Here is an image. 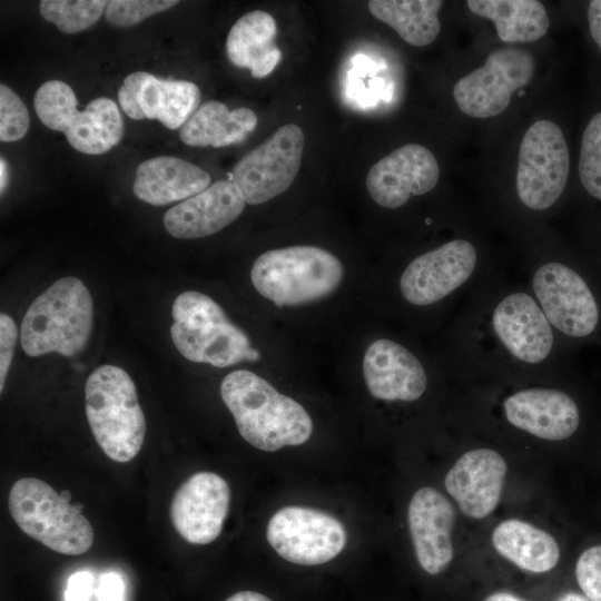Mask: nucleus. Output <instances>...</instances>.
Instances as JSON below:
<instances>
[{"instance_id": "nucleus-1", "label": "nucleus", "mask_w": 601, "mask_h": 601, "mask_svg": "<svg viewBox=\"0 0 601 601\" xmlns=\"http://www.w3.org/2000/svg\"><path fill=\"white\" fill-rule=\"evenodd\" d=\"M452 338V364L489 376L545 374L561 342L528 284L499 272L461 303Z\"/></svg>"}, {"instance_id": "nucleus-2", "label": "nucleus", "mask_w": 601, "mask_h": 601, "mask_svg": "<svg viewBox=\"0 0 601 601\" xmlns=\"http://www.w3.org/2000/svg\"><path fill=\"white\" fill-rule=\"evenodd\" d=\"M220 395L242 437L258 450L274 452L300 445L312 435L313 422L306 410L250 371L228 373Z\"/></svg>"}, {"instance_id": "nucleus-3", "label": "nucleus", "mask_w": 601, "mask_h": 601, "mask_svg": "<svg viewBox=\"0 0 601 601\" xmlns=\"http://www.w3.org/2000/svg\"><path fill=\"white\" fill-rule=\"evenodd\" d=\"M93 322L90 292L76 277H62L41 293L21 322L20 342L31 357L58 353L79 354L87 345Z\"/></svg>"}, {"instance_id": "nucleus-4", "label": "nucleus", "mask_w": 601, "mask_h": 601, "mask_svg": "<svg viewBox=\"0 0 601 601\" xmlns=\"http://www.w3.org/2000/svg\"><path fill=\"white\" fill-rule=\"evenodd\" d=\"M86 415L92 435L115 462L131 461L140 451L146 420L129 374L116 365L93 370L85 384Z\"/></svg>"}, {"instance_id": "nucleus-5", "label": "nucleus", "mask_w": 601, "mask_h": 601, "mask_svg": "<svg viewBox=\"0 0 601 601\" xmlns=\"http://www.w3.org/2000/svg\"><path fill=\"white\" fill-rule=\"evenodd\" d=\"M171 315V341L188 361L228 367L260 358L247 334L204 293L186 290L179 294L174 300Z\"/></svg>"}, {"instance_id": "nucleus-6", "label": "nucleus", "mask_w": 601, "mask_h": 601, "mask_svg": "<svg viewBox=\"0 0 601 601\" xmlns=\"http://www.w3.org/2000/svg\"><path fill=\"white\" fill-rule=\"evenodd\" d=\"M343 277V264L333 253L308 245L265 252L250 269L255 289L277 306L325 298L338 288Z\"/></svg>"}, {"instance_id": "nucleus-7", "label": "nucleus", "mask_w": 601, "mask_h": 601, "mask_svg": "<svg viewBox=\"0 0 601 601\" xmlns=\"http://www.w3.org/2000/svg\"><path fill=\"white\" fill-rule=\"evenodd\" d=\"M492 273L471 240L454 238L413 258L400 275L398 292L413 307H433L464 299Z\"/></svg>"}, {"instance_id": "nucleus-8", "label": "nucleus", "mask_w": 601, "mask_h": 601, "mask_svg": "<svg viewBox=\"0 0 601 601\" xmlns=\"http://www.w3.org/2000/svg\"><path fill=\"white\" fill-rule=\"evenodd\" d=\"M8 506L22 532L55 552L79 555L92 545L93 529L88 519L42 480L16 481Z\"/></svg>"}, {"instance_id": "nucleus-9", "label": "nucleus", "mask_w": 601, "mask_h": 601, "mask_svg": "<svg viewBox=\"0 0 601 601\" xmlns=\"http://www.w3.org/2000/svg\"><path fill=\"white\" fill-rule=\"evenodd\" d=\"M72 88L61 80L42 83L35 93L33 107L40 121L61 131L72 148L86 155L112 149L124 136V120L117 104L96 98L79 111Z\"/></svg>"}, {"instance_id": "nucleus-10", "label": "nucleus", "mask_w": 601, "mask_h": 601, "mask_svg": "<svg viewBox=\"0 0 601 601\" xmlns=\"http://www.w3.org/2000/svg\"><path fill=\"white\" fill-rule=\"evenodd\" d=\"M526 276L531 293L561 338L580 339L594 334L600 307L580 272L551 257L533 262Z\"/></svg>"}, {"instance_id": "nucleus-11", "label": "nucleus", "mask_w": 601, "mask_h": 601, "mask_svg": "<svg viewBox=\"0 0 601 601\" xmlns=\"http://www.w3.org/2000/svg\"><path fill=\"white\" fill-rule=\"evenodd\" d=\"M570 171L569 149L560 127L535 121L524 134L515 178L516 195L525 208L550 209L562 195Z\"/></svg>"}, {"instance_id": "nucleus-12", "label": "nucleus", "mask_w": 601, "mask_h": 601, "mask_svg": "<svg viewBox=\"0 0 601 601\" xmlns=\"http://www.w3.org/2000/svg\"><path fill=\"white\" fill-rule=\"evenodd\" d=\"M535 70L533 56L521 48L493 50L484 65L462 77L453 88L460 110L473 118H491L503 112L512 95L525 87Z\"/></svg>"}, {"instance_id": "nucleus-13", "label": "nucleus", "mask_w": 601, "mask_h": 601, "mask_svg": "<svg viewBox=\"0 0 601 601\" xmlns=\"http://www.w3.org/2000/svg\"><path fill=\"white\" fill-rule=\"evenodd\" d=\"M304 141L302 128L287 124L238 160L230 180L246 204L267 203L290 187L299 171Z\"/></svg>"}, {"instance_id": "nucleus-14", "label": "nucleus", "mask_w": 601, "mask_h": 601, "mask_svg": "<svg viewBox=\"0 0 601 601\" xmlns=\"http://www.w3.org/2000/svg\"><path fill=\"white\" fill-rule=\"evenodd\" d=\"M266 538L288 562L318 565L337 556L346 545V529L335 516L311 508L285 506L272 515Z\"/></svg>"}, {"instance_id": "nucleus-15", "label": "nucleus", "mask_w": 601, "mask_h": 601, "mask_svg": "<svg viewBox=\"0 0 601 601\" xmlns=\"http://www.w3.org/2000/svg\"><path fill=\"white\" fill-rule=\"evenodd\" d=\"M440 167L435 156L422 145L408 144L396 148L371 167L366 188L381 207L397 209L412 196H421L435 188Z\"/></svg>"}, {"instance_id": "nucleus-16", "label": "nucleus", "mask_w": 601, "mask_h": 601, "mask_svg": "<svg viewBox=\"0 0 601 601\" xmlns=\"http://www.w3.org/2000/svg\"><path fill=\"white\" fill-rule=\"evenodd\" d=\"M229 502L230 490L220 475L197 472L179 486L173 497V525L187 542L208 544L219 536Z\"/></svg>"}, {"instance_id": "nucleus-17", "label": "nucleus", "mask_w": 601, "mask_h": 601, "mask_svg": "<svg viewBox=\"0 0 601 601\" xmlns=\"http://www.w3.org/2000/svg\"><path fill=\"white\" fill-rule=\"evenodd\" d=\"M502 412L512 427L550 442L569 439L580 424L575 401L563 390L552 386L513 391L504 397Z\"/></svg>"}, {"instance_id": "nucleus-18", "label": "nucleus", "mask_w": 601, "mask_h": 601, "mask_svg": "<svg viewBox=\"0 0 601 601\" xmlns=\"http://www.w3.org/2000/svg\"><path fill=\"white\" fill-rule=\"evenodd\" d=\"M363 375L370 394L386 402H415L424 395L428 384L426 368L417 355L386 337L367 346Z\"/></svg>"}, {"instance_id": "nucleus-19", "label": "nucleus", "mask_w": 601, "mask_h": 601, "mask_svg": "<svg viewBox=\"0 0 601 601\" xmlns=\"http://www.w3.org/2000/svg\"><path fill=\"white\" fill-rule=\"evenodd\" d=\"M506 472V462L499 452L474 449L457 459L444 485L465 515L484 519L500 502Z\"/></svg>"}, {"instance_id": "nucleus-20", "label": "nucleus", "mask_w": 601, "mask_h": 601, "mask_svg": "<svg viewBox=\"0 0 601 601\" xmlns=\"http://www.w3.org/2000/svg\"><path fill=\"white\" fill-rule=\"evenodd\" d=\"M455 511L437 490L424 486L411 499L407 522L416 559L428 574L443 572L453 559Z\"/></svg>"}, {"instance_id": "nucleus-21", "label": "nucleus", "mask_w": 601, "mask_h": 601, "mask_svg": "<svg viewBox=\"0 0 601 601\" xmlns=\"http://www.w3.org/2000/svg\"><path fill=\"white\" fill-rule=\"evenodd\" d=\"M245 199L231 180H218L204 191L177 204L164 215V226L175 238L210 236L235 221Z\"/></svg>"}, {"instance_id": "nucleus-22", "label": "nucleus", "mask_w": 601, "mask_h": 601, "mask_svg": "<svg viewBox=\"0 0 601 601\" xmlns=\"http://www.w3.org/2000/svg\"><path fill=\"white\" fill-rule=\"evenodd\" d=\"M210 175L178 157L147 159L136 169L132 191L142 201L164 206L186 200L210 186Z\"/></svg>"}, {"instance_id": "nucleus-23", "label": "nucleus", "mask_w": 601, "mask_h": 601, "mask_svg": "<svg viewBox=\"0 0 601 601\" xmlns=\"http://www.w3.org/2000/svg\"><path fill=\"white\" fill-rule=\"evenodd\" d=\"M124 86L134 95L147 119L159 120L170 130L181 128L201 99L194 82L160 79L146 71L128 75Z\"/></svg>"}, {"instance_id": "nucleus-24", "label": "nucleus", "mask_w": 601, "mask_h": 601, "mask_svg": "<svg viewBox=\"0 0 601 601\" xmlns=\"http://www.w3.org/2000/svg\"><path fill=\"white\" fill-rule=\"evenodd\" d=\"M276 21L266 11L255 10L242 16L230 28L226 40L229 61L248 69L253 77L264 78L276 68L282 51L276 46Z\"/></svg>"}, {"instance_id": "nucleus-25", "label": "nucleus", "mask_w": 601, "mask_h": 601, "mask_svg": "<svg viewBox=\"0 0 601 601\" xmlns=\"http://www.w3.org/2000/svg\"><path fill=\"white\" fill-rule=\"evenodd\" d=\"M257 121L249 108L229 110L225 104L210 100L200 105L179 129V138L193 147H226L244 141Z\"/></svg>"}, {"instance_id": "nucleus-26", "label": "nucleus", "mask_w": 601, "mask_h": 601, "mask_svg": "<svg viewBox=\"0 0 601 601\" xmlns=\"http://www.w3.org/2000/svg\"><path fill=\"white\" fill-rule=\"evenodd\" d=\"M496 552L518 568L544 573L559 562L560 548L548 532L519 519L500 522L492 532Z\"/></svg>"}, {"instance_id": "nucleus-27", "label": "nucleus", "mask_w": 601, "mask_h": 601, "mask_svg": "<svg viewBox=\"0 0 601 601\" xmlns=\"http://www.w3.org/2000/svg\"><path fill=\"white\" fill-rule=\"evenodd\" d=\"M472 13L491 20L504 42H531L549 30L544 6L536 0H469Z\"/></svg>"}, {"instance_id": "nucleus-28", "label": "nucleus", "mask_w": 601, "mask_h": 601, "mask_svg": "<svg viewBox=\"0 0 601 601\" xmlns=\"http://www.w3.org/2000/svg\"><path fill=\"white\" fill-rule=\"evenodd\" d=\"M441 0H372L370 12L393 28L408 45L424 47L439 36Z\"/></svg>"}, {"instance_id": "nucleus-29", "label": "nucleus", "mask_w": 601, "mask_h": 601, "mask_svg": "<svg viewBox=\"0 0 601 601\" xmlns=\"http://www.w3.org/2000/svg\"><path fill=\"white\" fill-rule=\"evenodd\" d=\"M105 0H42L41 17L65 33L83 31L96 23L106 10Z\"/></svg>"}, {"instance_id": "nucleus-30", "label": "nucleus", "mask_w": 601, "mask_h": 601, "mask_svg": "<svg viewBox=\"0 0 601 601\" xmlns=\"http://www.w3.org/2000/svg\"><path fill=\"white\" fill-rule=\"evenodd\" d=\"M579 176L584 189L601 201V111L591 118L583 131Z\"/></svg>"}, {"instance_id": "nucleus-31", "label": "nucleus", "mask_w": 601, "mask_h": 601, "mask_svg": "<svg viewBox=\"0 0 601 601\" xmlns=\"http://www.w3.org/2000/svg\"><path fill=\"white\" fill-rule=\"evenodd\" d=\"M178 3L174 0H112L108 1L105 17L111 26L128 28Z\"/></svg>"}, {"instance_id": "nucleus-32", "label": "nucleus", "mask_w": 601, "mask_h": 601, "mask_svg": "<svg viewBox=\"0 0 601 601\" xmlns=\"http://www.w3.org/2000/svg\"><path fill=\"white\" fill-rule=\"evenodd\" d=\"M30 126L24 102L8 86H0V140L17 141L23 138Z\"/></svg>"}, {"instance_id": "nucleus-33", "label": "nucleus", "mask_w": 601, "mask_h": 601, "mask_svg": "<svg viewBox=\"0 0 601 601\" xmlns=\"http://www.w3.org/2000/svg\"><path fill=\"white\" fill-rule=\"evenodd\" d=\"M575 578L589 600L601 601V544L581 553L575 564Z\"/></svg>"}, {"instance_id": "nucleus-34", "label": "nucleus", "mask_w": 601, "mask_h": 601, "mask_svg": "<svg viewBox=\"0 0 601 601\" xmlns=\"http://www.w3.org/2000/svg\"><path fill=\"white\" fill-rule=\"evenodd\" d=\"M18 337L14 321L6 313L0 314V392L3 391L4 381L9 372L13 349Z\"/></svg>"}, {"instance_id": "nucleus-35", "label": "nucleus", "mask_w": 601, "mask_h": 601, "mask_svg": "<svg viewBox=\"0 0 601 601\" xmlns=\"http://www.w3.org/2000/svg\"><path fill=\"white\" fill-rule=\"evenodd\" d=\"M92 584L91 573L87 571L73 573L67 582L66 601H89L92 594Z\"/></svg>"}, {"instance_id": "nucleus-36", "label": "nucleus", "mask_w": 601, "mask_h": 601, "mask_svg": "<svg viewBox=\"0 0 601 601\" xmlns=\"http://www.w3.org/2000/svg\"><path fill=\"white\" fill-rule=\"evenodd\" d=\"M124 582L116 573H106L101 577L97 591L99 601H124Z\"/></svg>"}, {"instance_id": "nucleus-37", "label": "nucleus", "mask_w": 601, "mask_h": 601, "mask_svg": "<svg viewBox=\"0 0 601 601\" xmlns=\"http://www.w3.org/2000/svg\"><path fill=\"white\" fill-rule=\"evenodd\" d=\"M118 101L122 111L130 118L135 120L146 118L136 98L124 85L118 90Z\"/></svg>"}, {"instance_id": "nucleus-38", "label": "nucleus", "mask_w": 601, "mask_h": 601, "mask_svg": "<svg viewBox=\"0 0 601 601\" xmlns=\"http://www.w3.org/2000/svg\"><path fill=\"white\" fill-rule=\"evenodd\" d=\"M588 22L592 39L601 49V0H592L589 2Z\"/></svg>"}, {"instance_id": "nucleus-39", "label": "nucleus", "mask_w": 601, "mask_h": 601, "mask_svg": "<svg viewBox=\"0 0 601 601\" xmlns=\"http://www.w3.org/2000/svg\"><path fill=\"white\" fill-rule=\"evenodd\" d=\"M225 601H273V600L255 591H239L237 593H234L229 598H227Z\"/></svg>"}, {"instance_id": "nucleus-40", "label": "nucleus", "mask_w": 601, "mask_h": 601, "mask_svg": "<svg viewBox=\"0 0 601 601\" xmlns=\"http://www.w3.org/2000/svg\"><path fill=\"white\" fill-rule=\"evenodd\" d=\"M484 601H525L510 592H495L487 595Z\"/></svg>"}, {"instance_id": "nucleus-41", "label": "nucleus", "mask_w": 601, "mask_h": 601, "mask_svg": "<svg viewBox=\"0 0 601 601\" xmlns=\"http://www.w3.org/2000/svg\"><path fill=\"white\" fill-rule=\"evenodd\" d=\"M8 183V166L3 158L0 159V190L3 193Z\"/></svg>"}, {"instance_id": "nucleus-42", "label": "nucleus", "mask_w": 601, "mask_h": 601, "mask_svg": "<svg viewBox=\"0 0 601 601\" xmlns=\"http://www.w3.org/2000/svg\"><path fill=\"white\" fill-rule=\"evenodd\" d=\"M556 601H591L585 595L577 592H565Z\"/></svg>"}, {"instance_id": "nucleus-43", "label": "nucleus", "mask_w": 601, "mask_h": 601, "mask_svg": "<svg viewBox=\"0 0 601 601\" xmlns=\"http://www.w3.org/2000/svg\"><path fill=\"white\" fill-rule=\"evenodd\" d=\"M59 494H60L61 497H63L65 500L70 501L71 495H70V492H69V491H61Z\"/></svg>"}]
</instances>
